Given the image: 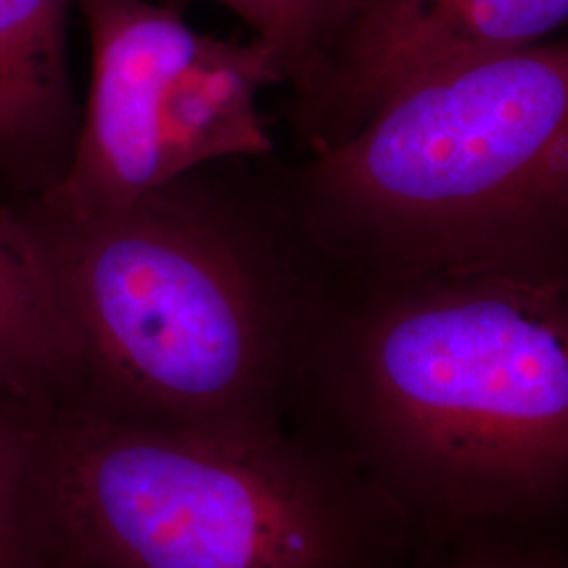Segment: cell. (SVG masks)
Returning a JSON list of instances; mask_svg holds the SVG:
<instances>
[{"instance_id":"10","label":"cell","mask_w":568,"mask_h":568,"mask_svg":"<svg viewBox=\"0 0 568 568\" xmlns=\"http://www.w3.org/2000/svg\"><path fill=\"white\" fill-rule=\"evenodd\" d=\"M182 9L187 0H164ZM230 9L274 53L293 102L323 77L365 0H215ZM291 102V103H293Z\"/></svg>"},{"instance_id":"8","label":"cell","mask_w":568,"mask_h":568,"mask_svg":"<svg viewBox=\"0 0 568 568\" xmlns=\"http://www.w3.org/2000/svg\"><path fill=\"white\" fill-rule=\"evenodd\" d=\"M284 84L264 42L206 37L173 79L159 121L161 185L203 164L267 159L274 142L260 112L265 87Z\"/></svg>"},{"instance_id":"4","label":"cell","mask_w":568,"mask_h":568,"mask_svg":"<svg viewBox=\"0 0 568 568\" xmlns=\"http://www.w3.org/2000/svg\"><path fill=\"white\" fill-rule=\"evenodd\" d=\"M30 518L37 556L84 568H406L417 535L304 422L234 434L81 405L39 419Z\"/></svg>"},{"instance_id":"1","label":"cell","mask_w":568,"mask_h":568,"mask_svg":"<svg viewBox=\"0 0 568 568\" xmlns=\"http://www.w3.org/2000/svg\"><path fill=\"white\" fill-rule=\"evenodd\" d=\"M0 220L74 345L72 405L183 429L291 426L339 276L283 164H203L93 217L7 199Z\"/></svg>"},{"instance_id":"5","label":"cell","mask_w":568,"mask_h":568,"mask_svg":"<svg viewBox=\"0 0 568 568\" xmlns=\"http://www.w3.org/2000/svg\"><path fill=\"white\" fill-rule=\"evenodd\" d=\"M91 41V89L63 182L39 196L68 215L121 213L161 185L166 91L209 34L152 0H74Z\"/></svg>"},{"instance_id":"11","label":"cell","mask_w":568,"mask_h":568,"mask_svg":"<svg viewBox=\"0 0 568 568\" xmlns=\"http://www.w3.org/2000/svg\"><path fill=\"white\" fill-rule=\"evenodd\" d=\"M41 417L0 389V568H28L37 558L30 476Z\"/></svg>"},{"instance_id":"13","label":"cell","mask_w":568,"mask_h":568,"mask_svg":"<svg viewBox=\"0 0 568 568\" xmlns=\"http://www.w3.org/2000/svg\"><path fill=\"white\" fill-rule=\"evenodd\" d=\"M28 568H84L72 560H63V558H53V556H37Z\"/></svg>"},{"instance_id":"2","label":"cell","mask_w":568,"mask_h":568,"mask_svg":"<svg viewBox=\"0 0 568 568\" xmlns=\"http://www.w3.org/2000/svg\"><path fill=\"white\" fill-rule=\"evenodd\" d=\"M295 419L417 535L544 527L568 497V284L339 278Z\"/></svg>"},{"instance_id":"12","label":"cell","mask_w":568,"mask_h":568,"mask_svg":"<svg viewBox=\"0 0 568 568\" xmlns=\"http://www.w3.org/2000/svg\"><path fill=\"white\" fill-rule=\"evenodd\" d=\"M443 568H568L567 554L556 541L508 539V535H480Z\"/></svg>"},{"instance_id":"9","label":"cell","mask_w":568,"mask_h":568,"mask_svg":"<svg viewBox=\"0 0 568 568\" xmlns=\"http://www.w3.org/2000/svg\"><path fill=\"white\" fill-rule=\"evenodd\" d=\"M0 389L47 415L79 394V363L39 276L0 220Z\"/></svg>"},{"instance_id":"6","label":"cell","mask_w":568,"mask_h":568,"mask_svg":"<svg viewBox=\"0 0 568 568\" xmlns=\"http://www.w3.org/2000/svg\"><path fill=\"white\" fill-rule=\"evenodd\" d=\"M567 18L568 0H365L323 81L288 108L297 148L331 150L410 82L541 42Z\"/></svg>"},{"instance_id":"3","label":"cell","mask_w":568,"mask_h":568,"mask_svg":"<svg viewBox=\"0 0 568 568\" xmlns=\"http://www.w3.org/2000/svg\"><path fill=\"white\" fill-rule=\"evenodd\" d=\"M283 178L344 281L568 284V42L448 63Z\"/></svg>"},{"instance_id":"7","label":"cell","mask_w":568,"mask_h":568,"mask_svg":"<svg viewBox=\"0 0 568 568\" xmlns=\"http://www.w3.org/2000/svg\"><path fill=\"white\" fill-rule=\"evenodd\" d=\"M74 0H0V190L34 199L55 190L81 131L68 18Z\"/></svg>"}]
</instances>
